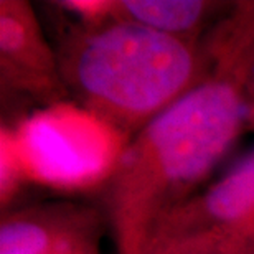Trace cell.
Instances as JSON below:
<instances>
[{
	"mask_svg": "<svg viewBox=\"0 0 254 254\" xmlns=\"http://www.w3.org/2000/svg\"><path fill=\"white\" fill-rule=\"evenodd\" d=\"M254 37L220 28L206 45L211 68L137 132L106 180L104 203L119 254H142L152 230L196 195L250 119L245 76Z\"/></svg>",
	"mask_w": 254,
	"mask_h": 254,
	"instance_id": "1",
	"label": "cell"
},
{
	"mask_svg": "<svg viewBox=\"0 0 254 254\" xmlns=\"http://www.w3.org/2000/svg\"><path fill=\"white\" fill-rule=\"evenodd\" d=\"M64 84L81 109L126 142L200 83L211 68L196 40L108 20L83 25L58 52Z\"/></svg>",
	"mask_w": 254,
	"mask_h": 254,
	"instance_id": "2",
	"label": "cell"
},
{
	"mask_svg": "<svg viewBox=\"0 0 254 254\" xmlns=\"http://www.w3.org/2000/svg\"><path fill=\"white\" fill-rule=\"evenodd\" d=\"M142 254H254V150L169 213Z\"/></svg>",
	"mask_w": 254,
	"mask_h": 254,
	"instance_id": "3",
	"label": "cell"
},
{
	"mask_svg": "<svg viewBox=\"0 0 254 254\" xmlns=\"http://www.w3.org/2000/svg\"><path fill=\"white\" fill-rule=\"evenodd\" d=\"M113 137L121 135L88 111L58 106L23 124L13 135V144L23 174L76 185L99 177L108 180L126 147Z\"/></svg>",
	"mask_w": 254,
	"mask_h": 254,
	"instance_id": "4",
	"label": "cell"
},
{
	"mask_svg": "<svg viewBox=\"0 0 254 254\" xmlns=\"http://www.w3.org/2000/svg\"><path fill=\"white\" fill-rule=\"evenodd\" d=\"M0 83L2 89L47 103L69 96L58 53L27 0H0Z\"/></svg>",
	"mask_w": 254,
	"mask_h": 254,
	"instance_id": "5",
	"label": "cell"
},
{
	"mask_svg": "<svg viewBox=\"0 0 254 254\" xmlns=\"http://www.w3.org/2000/svg\"><path fill=\"white\" fill-rule=\"evenodd\" d=\"M99 216L71 203L28 206L0 225V254H98Z\"/></svg>",
	"mask_w": 254,
	"mask_h": 254,
	"instance_id": "6",
	"label": "cell"
},
{
	"mask_svg": "<svg viewBox=\"0 0 254 254\" xmlns=\"http://www.w3.org/2000/svg\"><path fill=\"white\" fill-rule=\"evenodd\" d=\"M223 5L208 0H114L113 20L129 22L172 37L196 40Z\"/></svg>",
	"mask_w": 254,
	"mask_h": 254,
	"instance_id": "7",
	"label": "cell"
},
{
	"mask_svg": "<svg viewBox=\"0 0 254 254\" xmlns=\"http://www.w3.org/2000/svg\"><path fill=\"white\" fill-rule=\"evenodd\" d=\"M245 93L248 108H250V119L254 121V47L250 53L246 64V76H245Z\"/></svg>",
	"mask_w": 254,
	"mask_h": 254,
	"instance_id": "8",
	"label": "cell"
}]
</instances>
